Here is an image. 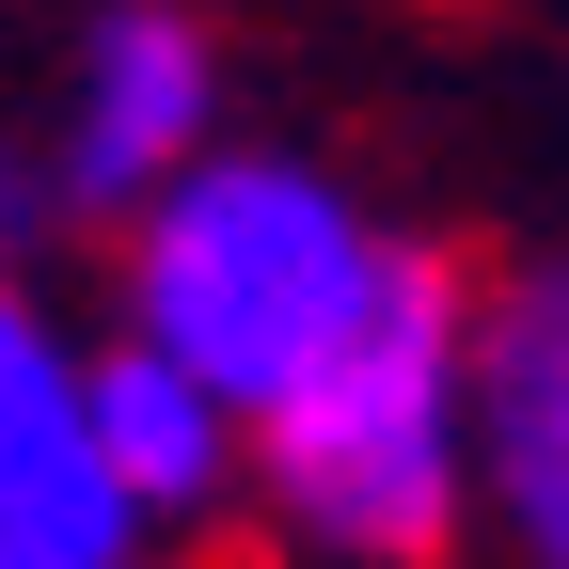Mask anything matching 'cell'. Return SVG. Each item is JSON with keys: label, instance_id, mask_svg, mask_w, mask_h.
Wrapping results in <instances>:
<instances>
[{"label": "cell", "instance_id": "6da1fadb", "mask_svg": "<svg viewBox=\"0 0 569 569\" xmlns=\"http://www.w3.org/2000/svg\"><path fill=\"white\" fill-rule=\"evenodd\" d=\"M396 269H411V238L332 159L222 127V142H190V159L111 222V284H127L111 332L174 348V365L253 427L301 365H332V348L365 332V301H380Z\"/></svg>", "mask_w": 569, "mask_h": 569}, {"label": "cell", "instance_id": "7a4b0ae2", "mask_svg": "<svg viewBox=\"0 0 569 569\" xmlns=\"http://www.w3.org/2000/svg\"><path fill=\"white\" fill-rule=\"evenodd\" d=\"M459 317H475V269L411 238V269L365 301V332L238 427V507L301 569H443V553H475Z\"/></svg>", "mask_w": 569, "mask_h": 569}, {"label": "cell", "instance_id": "3957f363", "mask_svg": "<svg viewBox=\"0 0 569 569\" xmlns=\"http://www.w3.org/2000/svg\"><path fill=\"white\" fill-rule=\"evenodd\" d=\"M459 411H475V538L507 569H569V253L475 284Z\"/></svg>", "mask_w": 569, "mask_h": 569}, {"label": "cell", "instance_id": "277c9868", "mask_svg": "<svg viewBox=\"0 0 569 569\" xmlns=\"http://www.w3.org/2000/svg\"><path fill=\"white\" fill-rule=\"evenodd\" d=\"M190 142H222V48L190 0H111L63 63V127H48V206L63 222H127Z\"/></svg>", "mask_w": 569, "mask_h": 569}, {"label": "cell", "instance_id": "5b68a950", "mask_svg": "<svg viewBox=\"0 0 569 569\" xmlns=\"http://www.w3.org/2000/svg\"><path fill=\"white\" fill-rule=\"evenodd\" d=\"M80 348L48 317V284L0 253V553H142V522L96 475V411H80Z\"/></svg>", "mask_w": 569, "mask_h": 569}, {"label": "cell", "instance_id": "8992f818", "mask_svg": "<svg viewBox=\"0 0 569 569\" xmlns=\"http://www.w3.org/2000/svg\"><path fill=\"white\" fill-rule=\"evenodd\" d=\"M80 411H96V475H111V507H127L142 538H190V522L238 507V411L206 396L174 348L96 332V348H80Z\"/></svg>", "mask_w": 569, "mask_h": 569}, {"label": "cell", "instance_id": "52a82bcc", "mask_svg": "<svg viewBox=\"0 0 569 569\" xmlns=\"http://www.w3.org/2000/svg\"><path fill=\"white\" fill-rule=\"evenodd\" d=\"M0 569H142V553H0Z\"/></svg>", "mask_w": 569, "mask_h": 569}]
</instances>
